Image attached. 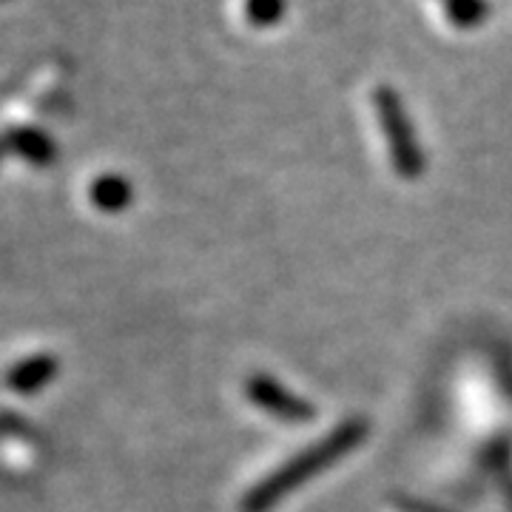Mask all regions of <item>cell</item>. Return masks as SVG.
Instances as JSON below:
<instances>
[{
    "label": "cell",
    "mask_w": 512,
    "mask_h": 512,
    "mask_svg": "<svg viewBox=\"0 0 512 512\" xmlns=\"http://www.w3.org/2000/svg\"><path fill=\"white\" fill-rule=\"evenodd\" d=\"M367 436V424L362 419H353L348 424H339L336 430H330L322 441H316L313 447L302 450L299 456L288 458L279 470H274L271 476H265L254 490H248V495L242 498L239 510L242 512H268L274 504H279L288 493H293L299 484H305L308 478L316 473H322L328 464H333L336 458H342L350 453L359 441Z\"/></svg>",
    "instance_id": "cell-1"
},
{
    "label": "cell",
    "mask_w": 512,
    "mask_h": 512,
    "mask_svg": "<svg viewBox=\"0 0 512 512\" xmlns=\"http://www.w3.org/2000/svg\"><path fill=\"white\" fill-rule=\"evenodd\" d=\"M373 111H376V120L382 128L384 143L390 151V163L396 168V174L402 180H416L424 171V157H421L419 140L413 134V126L404 114L402 100L399 94L393 92L390 86H379L373 92Z\"/></svg>",
    "instance_id": "cell-2"
},
{
    "label": "cell",
    "mask_w": 512,
    "mask_h": 512,
    "mask_svg": "<svg viewBox=\"0 0 512 512\" xmlns=\"http://www.w3.org/2000/svg\"><path fill=\"white\" fill-rule=\"evenodd\" d=\"M245 393H248V399H251L256 407H262L268 416H276V419L288 421V424H305V421H311L313 413H316L305 399L293 396L288 387H282V384L274 382V379H268L265 373L251 376V379L245 382Z\"/></svg>",
    "instance_id": "cell-3"
},
{
    "label": "cell",
    "mask_w": 512,
    "mask_h": 512,
    "mask_svg": "<svg viewBox=\"0 0 512 512\" xmlns=\"http://www.w3.org/2000/svg\"><path fill=\"white\" fill-rule=\"evenodd\" d=\"M57 373V359L49 353H40L32 359H23L18 365L9 370V387L15 393H35L40 387L55 379Z\"/></svg>",
    "instance_id": "cell-4"
},
{
    "label": "cell",
    "mask_w": 512,
    "mask_h": 512,
    "mask_svg": "<svg viewBox=\"0 0 512 512\" xmlns=\"http://www.w3.org/2000/svg\"><path fill=\"white\" fill-rule=\"evenodd\" d=\"M9 148L20 154L23 160L29 163H49L55 157V148H52V140L46 134H40L35 128H12L9 137H6Z\"/></svg>",
    "instance_id": "cell-5"
},
{
    "label": "cell",
    "mask_w": 512,
    "mask_h": 512,
    "mask_svg": "<svg viewBox=\"0 0 512 512\" xmlns=\"http://www.w3.org/2000/svg\"><path fill=\"white\" fill-rule=\"evenodd\" d=\"M89 197L100 211H120L131 202V185L117 174H106V177L94 180V185L89 188Z\"/></svg>",
    "instance_id": "cell-6"
},
{
    "label": "cell",
    "mask_w": 512,
    "mask_h": 512,
    "mask_svg": "<svg viewBox=\"0 0 512 512\" xmlns=\"http://www.w3.org/2000/svg\"><path fill=\"white\" fill-rule=\"evenodd\" d=\"M447 15L458 26H473L484 18V0H447Z\"/></svg>",
    "instance_id": "cell-7"
},
{
    "label": "cell",
    "mask_w": 512,
    "mask_h": 512,
    "mask_svg": "<svg viewBox=\"0 0 512 512\" xmlns=\"http://www.w3.org/2000/svg\"><path fill=\"white\" fill-rule=\"evenodd\" d=\"M248 20H254L256 26H268L282 18V0H248Z\"/></svg>",
    "instance_id": "cell-8"
}]
</instances>
